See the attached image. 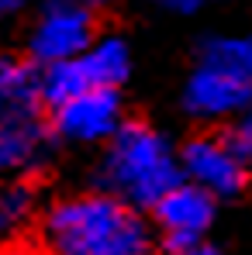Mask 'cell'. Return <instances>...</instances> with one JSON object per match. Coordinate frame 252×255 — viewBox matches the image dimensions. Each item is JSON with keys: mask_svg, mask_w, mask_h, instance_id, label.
I'll use <instances>...</instances> for the list:
<instances>
[{"mask_svg": "<svg viewBox=\"0 0 252 255\" xmlns=\"http://www.w3.org/2000/svg\"><path fill=\"white\" fill-rule=\"evenodd\" d=\"M45 255H152L156 235L138 207L114 193L59 200L42 221Z\"/></svg>", "mask_w": 252, "mask_h": 255, "instance_id": "6da1fadb", "label": "cell"}, {"mask_svg": "<svg viewBox=\"0 0 252 255\" xmlns=\"http://www.w3.org/2000/svg\"><path fill=\"white\" fill-rule=\"evenodd\" d=\"M183 183L180 152L166 134L142 121H125L121 131L107 141L100 162V186L138 211H152L173 186Z\"/></svg>", "mask_w": 252, "mask_h": 255, "instance_id": "7a4b0ae2", "label": "cell"}, {"mask_svg": "<svg viewBox=\"0 0 252 255\" xmlns=\"http://www.w3.org/2000/svg\"><path fill=\"white\" fill-rule=\"evenodd\" d=\"M93 42V10L80 0H45L28 35V52L38 66H48L80 59Z\"/></svg>", "mask_w": 252, "mask_h": 255, "instance_id": "3957f363", "label": "cell"}, {"mask_svg": "<svg viewBox=\"0 0 252 255\" xmlns=\"http://www.w3.org/2000/svg\"><path fill=\"white\" fill-rule=\"evenodd\" d=\"M180 166H183V179L208 190L214 200L235 197L242 193L246 179L252 172L239 152V145L225 134H197L180 148Z\"/></svg>", "mask_w": 252, "mask_h": 255, "instance_id": "277c9868", "label": "cell"}, {"mask_svg": "<svg viewBox=\"0 0 252 255\" xmlns=\"http://www.w3.org/2000/svg\"><path fill=\"white\" fill-rule=\"evenodd\" d=\"M214 204L218 200L211 197L208 190H201V186H194L187 179L180 186H173L166 197L152 207L156 228H159L163 242L176 255L194 249V245H201L204 235H208V228H211V221H214V211H218Z\"/></svg>", "mask_w": 252, "mask_h": 255, "instance_id": "5b68a950", "label": "cell"}, {"mask_svg": "<svg viewBox=\"0 0 252 255\" xmlns=\"http://www.w3.org/2000/svg\"><path fill=\"white\" fill-rule=\"evenodd\" d=\"M121 100L118 90H86L80 97H73L69 104L52 111V131L66 141L76 145H97V141H111L121 131Z\"/></svg>", "mask_w": 252, "mask_h": 255, "instance_id": "8992f818", "label": "cell"}, {"mask_svg": "<svg viewBox=\"0 0 252 255\" xmlns=\"http://www.w3.org/2000/svg\"><path fill=\"white\" fill-rule=\"evenodd\" d=\"M183 107L197 121H225L242 118L252 107V83L218 69V66H197L183 86Z\"/></svg>", "mask_w": 252, "mask_h": 255, "instance_id": "52a82bcc", "label": "cell"}, {"mask_svg": "<svg viewBox=\"0 0 252 255\" xmlns=\"http://www.w3.org/2000/svg\"><path fill=\"white\" fill-rule=\"evenodd\" d=\"M48 155V128L42 107L0 111V179H17L38 169Z\"/></svg>", "mask_w": 252, "mask_h": 255, "instance_id": "ba28073f", "label": "cell"}, {"mask_svg": "<svg viewBox=\"0 0 252 255\" xmlns=\"http://www.w3.org/2000/svg\"><path fill=\"white\" fill-rule=\"evenodd\" d=\"M86 90H97V83H93V76L86 69L83 55L38 66V97H42V107H48V111L69 104L73 97H80Z\"/></svg>", "mask_w": 252, "mask_h": 255, "instance_id": "9c48e42d", "label": "cell"}, {"mask_svg": "<svg viewBox=\"0 0 252 255\" xmlns=\"http://www.w3.org/2000/svg\"><path fill=\"white\" fill-rule=\"evenodd\" d=\"M42 107L38 69L14 55H0V111H31Z\"/></svg>", "mask_w": 252, "mask_h": 255, "instance_id": "30bf717a", "label": "cell"}, {"mask_svg": "<svg viewBox=\"0 0 252 255\" xmlns=\"http://www.w3.org/2000/svg\"><path fill=\"white\" fill-rule=\"evenodd\" d=\"M83 62L93 76V83L104 86V90H118V83H125L128 73H131V55H128V45L114 35L107 38H97L83 52Z\"/></svg>", "mask_w": 252, "mask_h": 255, "instance_id": "8fae6325", "label": "cell"}, {"mask_svg": "<svg viewBox=\"0 0 252 255\" xmlns=\"http://www.w3.org/2000/svg\"><path fill=\"white\" fill-rule=\"evenodd\" d=\"M201 62L252 83V35H214L201 45Z\"/></svg>", "mask_w": 252, "mask_h": 255, "instance_id": "7c38bea8", "label": "cell"}, {"mask_svg": "<svg viewBox=\"0 0 252 255\" xmlns=\"http://www.w3.org/2000/svg\"><path fill=\"white\" fill-rule=\"evenodd\" d=\"M31 207H35V197L21 179H0V242L10 238L28 221Z\"/></svg>", "mask_w": 252, "mask_h": 255, "instance_id": "4fadbf2b", "label": "cell"}, {"mask_svg": "<svg viewBox=\"0 0 252 255\" xmlns=\"http://www.w3.org/2000/svg\"><path fill=\"white\" fill-rule=\"evenodd\" d=\"M232 141L239 145V152H242V159H246V166H249V172H252V107L242 114V118H239Z\"/></svg>", "mask_w": 252, "mask_h": 255, "instance_id": "5bb4252c", "label": "cell"}, {"mask_svg": "<svg viewBox=\"0 0 252 255\" xmlns=\"http://www.w3.org/2000/svg\"><path fill=\"white\" fill-rule=\"evenodd\" d=\"M152 3L169 10V14H194V10L204 7V0H152Z\"/></svg>", "mask_w": 252, "mask_h": 255, "instance_id": "9a60e30c", "label": "cell"}, {"mask_svg": "<svg viewBox=\"0 0 252 255\" xmlns=\"http://www.w3.org/2000/svg\"><path fill=\"white\" fill-rule=\"evenodd\" d=\"M24 3H28V0H0V21H3V17H14Z\"/></svg>", "mask_w": 252, "mask_h": 255, "instance_id": "2e32d148", "label": "cell"}, {"mask_svg": "<svg viewBox=\"0 0 252 255\" xmlns=\"http://www.w3.org/2000/svg\"><path fill=\"white\" fill-rule=\"evenodd\" d=\"M180 255H225V252H221V249H214V245H204V242H201V245H194V249H187V252H180Z\"/></svg>", "mask_w": 252, "mask_h": 255, "instance_id": "e0dca14e", "label": "cell"}, {"mask_svg": "<svg viewBox=\"0 0 252 255\" xmlns=\"http://www.w3.org/2000/svg\"><path fill=\"white\" fill-rule=\"evenodd\" d=\"M0 255H35V252L24 245H0Z\"/></svg>", "mask_w": 252, "mask_h": 255, "instance_id": "ac0fdd59", "label": "cell"}, {"mask_svg": "<svg viewBox=\"0 0 252 255\" xmlns=\"http://www.w3.org/2000/svg\"><path fill=\"white\" fill-rule=\"evenodd\" d=\"M80 3H83L86 10H100V7H111L114 0H80Z\"/></svg>", "mask_w": 252, "mask_h": 255, "instance_id": "d6986e66", "label": "cell"}]
</instances>
